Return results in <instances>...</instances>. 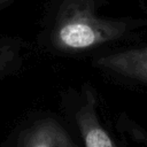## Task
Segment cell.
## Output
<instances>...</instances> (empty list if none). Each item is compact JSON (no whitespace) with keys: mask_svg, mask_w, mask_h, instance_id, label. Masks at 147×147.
Here are the masks:
<instances>
[{"mask_svg":"<svg viewBox=\"0 0 147 147\" xmlns=\"http://www.w3.org/2000/svg\"><path fill=\"white\" fill-rule=\"evenodd\" d=\"M13 0H0V10L3 9L5 7H7Z\"/></svg>","mask_w":147,"mask_h":147,"instance_id":"obj_5","label":"cell"},{"mask_svg":"<svg viewBox=\"0 0 147 147\" xmlns=\"http://www.w3.org/2000/svg\"><path fill=\"white\" fill-rule=\"evenodd\" d=\"M85 147H115L108 133L99 124L92 109L85 107L78 116Z\"/></svg>","mask_w":147,"mask_h":147,"instance_id":"obj_3","label":"cell"},{"mask_svg":"<svg viewBox=\"0 0 147 147\" xmlns=\"http://www.w3.org/2000/svg\"><path fill=\"white\" fill-rule=\"evenodd\" d=\"M102 0H51L47 8L49 40L62 51H85L123 37L147 24V18L101 17Z\"/></svg>","mask_w":147,"mask_h":147,"instance_id":"obj_1","label":"cell"},{"mask_svg":"<svg viewBox=\"0 0 147 147\" xmlns=\"http://www.w3.org/2000/svg\"><path fill=\"white\" fill-rule=\"evenodd\" d=\"M3 57V54H0V62H1V59Z\"/></svg>","mask_w":147,"mask_h":147,"instance_id":"obj_6","label":"cell"},{"mask_svg":"<svg viewBox=\"0 0 147 147\" xmlns=\"http://www.w3.org/2000/svg\"><path fill=\"white\" fill-rule=\"evenodd\" d=\"M98 64L131 78L147 80V47L103 56Z\"/></svg>","mask_w":147,"mask_h":147,"instance_id":"obj_2","label":"cell"},{"mask_svg":"<svg viewBox=\"0 0 147 147\" xmlns=\"http://www.w3.org/2000/svg\"><path fill=\"white\" fill-rule=\"evenodd\" d=\"M26 147H69V142L61 127L47 122L30 134Z\"/></svg>","mask_w":147,"mask_h":147,"instance_id":"obj_4","label":"cell"}]
</instances>
